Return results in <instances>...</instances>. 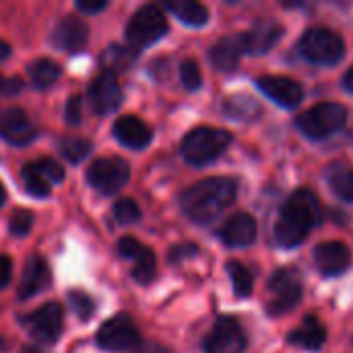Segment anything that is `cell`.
<instances>
[{"label": "cell", "instance_id": "cell-25", "mask_svg": "<svg viewBox=\"0 0 353 353\" xmlns=\"http://www.w3.org/2000/svg\"><path fill=\"white\" fill-rule=\"evenodd\" d=\"M60 74H62L60 64L50 60V58H39V60L29 64V79H31V85L35 89L52 87L60 79Z\"/></svg>", "mask_w": 353, "mask_h": 353}, {"label": "cell", "instance_id": "cell-11", "mask_svg": "<svg viewBox=\"0 0 353 353\" xmlns=\"http://www.w3.org/2000/svg\"><path fill=\"white\" fill-rule=\"evenodd\" d=\"M205 353H242L246 350V335L236 319L221 316L203 341Z\"/></svg>", "mask_w": 353, "mask_h": 353}, {"label": "cell", "instance_id": "cell-20", "mask_svg": "<svg viewBox=\"0 0 353 353\" xmlns=\"http://www.w3.org/2000/svg\"><path fill=\"white\" fill-rule=\"evenodd\" d=\"M114 137L124 145V147H130V149H145L151 139H153V132L151 128L137 116H120L116 122H114Z\"/></svg>", "mask_w": 353, "mask_h": 353}, {"label": "cell", "instance_id": "cell-34", "mask_svg": "<svg viewBox=\"0 0 353 353\" xmlns=\"http://www.w3.org/2000/svg\"><path fill=\"white\" fill-rule=\"evenodd\" d=\"M23 182H25V190L37 199H46L52 192V184H48L43 178H39L29 165L23 168Z\"/></svg>", "mask_w": 353, "mask_h": 353}, {"label": "cell", "instance_id": "cell-38", "mask_svg": "<svg viewBox=\"0 0 353 353\" xmlns=\"http://www.w3.org/2000/svg\"><path fill=\"white\" fill-rule=\"evenodd\" d=\"M199 254V248L194 244H182V246H176L172 248L170 252V263H178V261H184L188 256H196Z\"/></svg>", "mask_w": 353, "mask_h": 353}, {"label": "cell", "instance_id": "cell-31", "mask_svg": "<svg viewBox=\"0 0 353 353\" xmlns=\"http://www.w3.org/2000/svg\"><path fill=\"white\" fill-rule=\"evenodd\" d=\"M39 178H43L48 184H60L64 180V170L50 157H41L33 163H27Z\"/></svg>", "mask_w": 353, "mask_h": 353}, {"label": "cell", "instance_id": "cell-17", "mask_svg": "<svg viewBox=\"0 0 353 353\" xmlns=\"http://www.w3.org/2000/svg\"><path fill=\"white\" fill-rule=\"evenodd\" d=\"M50 283H52V275H50V269H48L46 261L41 256L33 254L25 263L17 296H19V300H29V298L46 292L50 288Z\"/></svg>", "mask_w": 353, "mask_h": 353}, {"label": "cell", "instance_id": "cell-29", "mask_svg": "<svg viewBox=\"0 0 353 353\" xmlns=\"http://www.w3.org/2000/svg\"><path fill=\"white\" fill-rule=\"evenodd\" d=\"M228 273L232 277V285H234L236 296L238 298H248L252 294V288H254L252 273L242 263H236V261L228 263Z\"/></svg>", "mask_w": 353, "mask_h": 353}, {"label": "cell", "instance_id": "cell-39", "mask_svg": "<svg viewBox=\"0 0 353 353\" xmlns=\"http://www.w3.org/2000/svg\"><path fill=\"white\" fill-rule=\"evenodd\" d=\"M23 89V81L19 77H2L0 74V93L4 95H17Z\"/></svg>", "mask_w": 353, "mask_h": 353}, {"label": "cell", "instance_id": "cell-33", "mask_svg": "<svg viewBox=\"0 0 353 353\" xmlns=\"http://www.w3.org/2000/svg\"><path fill=\"white\" fill-rule=\"evenodd\" d=\"M68 304H70V310L81 319V321H89L95 312V302L91 300V296L83 294V292H68Z\"/></svg>", "mask_w": 353, "mask_h": 353}, {"label": "cell", "instance_id": "cell-21", "mask_svg": "<svg viewBox=\"0 0 353 353\" xmlns=\"http://www.w3.org/2000/svg\"><path fill=\"white\" fill-rule=\"evenodd\" d=\"M242 54H244L242 35H230V37H221L209 50V62L221 72H232V70H236Z\"/></svg>", "mask_w": 353, "mask_h": 353}, {"label": "cell", "instance_id": "cell-27", "mask_svg": "<svg viewBox=\"0 0 353 353\" xmlns=\"http://www.w3.org/2000/svg\"><path fill=\"white\" fill-rule=\"evenodd\" d=\"M223 110H225V114L230 118H236V120H252L261 112L259 103L250 95H234V97H230L225 101Z\"/></svg>", "mask_w": 353, "mask_h": 353}, {"label": "cell", "instance_id": "cell-23", "mask_svg": "<svg viewBox=\"0 0 353 353\" xmlns=\"http://www.w3.org/2000/svg\"><path fill=\"white\" fill-rule=\"evenodd\" d=\"M139 52L132 50L130 46H118V43H112L103 50V54L99 56V64L103 68V72H122V70H128L134 60H137Z\"/></svg>", "mask_w": 353, "mask_h": 353}, {"label": "cell", "instance_id": "cell-12", "mask_svg": "<svg viewBox=\"0 0 353 353\" xmlns=\"http://www.w3.org/2000/svg\"><path fill=\"white\" fill-rule=\"evenodd\" d=\"M89 101L97 116H108L116 112L122 103V87L116 81V74L101 72L89 85Z\"/></svg>", "mask_w": 353, "mask_h": 353}, {"label": "cell", "instance_id": "cell-19", "mask_svg": "<svg viewBox=\"0 0 353 353\" xmlns=\"http://www.w3.org/2000/svg\"><path fill=\"white\" fill-rule=\"evenodd\" d=\"M256 232H259V228H256V221H254L252 215L236 213V215H232L223 223L219 236H221L225 246H230V248H244V246H250L256 240Z\"/></svg>", "mask_w": 353, "mask_h": 353}, {"label": "cell", "instance_id": "cell-9", "mask_svg": "<svg viewBox=\"0 0 353 353\" xmlns=\"http://www.w3.org/2000/svg\"><path fill=\"white\" fill-rule=\"evenodd\" d=\"M21 325L33 341L52 345L62 333V308L56 302H48L35 312L21 316Z\"/></svg>", "mask_w": 353, "mask_h": 353}, {"label": "cell", "instance_id": "cell-46", "mask_svg": "<svg viewBox=\"0 0 353 353\" xmlns=\"http://www.w3.org/2000/svg\"><path fill=\"white\" fill-rule=\"evenodd\" d=\"M4 201H6V190H4V186L0 184V207L4 205Z\"/></svg>", "mask_w": 353, "mask_h": 353}, {"label": "cell", "instance_id": "cell-35", "mask_svg": "<svg viewBox=\"0 0 353 353\" xmlns=\"http://www.w3.org/2000/svg\"><path fill=\"white\" fill-rule=\"evenodd\" d=\"M180 77H182V83L188 91H196L201 89L203 85V77H201V68L196 64V60L192 58H186L182 64H180Z\"/></svg>", "mask_w": 353, "mask_h": 353}, {"label": "cell", "instance_id": "cell-47", "mask_svg": "<svg viewBox=\"0 0 353 353\" xmlns=\"http://www.w3.org/2000/svg\"><path fill=\"white\" fill-rule=\"evenodd\" d=\"M2 345H4V341H2V339H0V350H4V347H2Z\"/></svg>", "mask_w": 353, "mask_h": 353}, {"label": "cell", "instance_id": "cell-28", "mask_svg": "<svg viewBox=\"0 0 353 353\" xmlns=\"http://www.w3.org/2000/svg\"><path fill=\"white\" fill-rule=\"evenodd\" d=\"M137 265L132 269V277L141 283V285H147L155 279V273H157V263H155V254L151 248L143 246V250L132 259Z\"/></svg>", "mask_w": 353, "mask_h": 353}, {"label": "cell", "instance_id": "cell-14", "mask_svg": "<svg viewBox=\"0 0 353 353\" xmlns=\"http://www.w3.org/2000/svg\"><path fill=\"white\" fill-rule=\"evenodd\" d=\"M52 41L58 50L68 52V54H77L81 50L87 48L89 41V27L83 19L68 14L62 21H58V25L54 27L52 33Z\"/></svg>", "mask_w": 353, "mask_h": 353}, {"label": "cell", "instance_id": "cell-16", "mask_svg": "<svg viewBox=\"0 0 353 353\" xmlns=\"http://www.w3.org/2000/svg\"><path fill=\"white\" fill-rule=\"evenodd\" d=\"M256 85L261 87V91L265 95H269L273 101H277L283 108H294L302 101L304 97V89L300 87V83H296L290 77H279V74H267L261 77L256 81Z\"/></svg>", "mask_w": 353, "mask_h": 353}, {"label": "cell", "instance_id": "cell-36", "mask_svg": "<svg viewBox=\"0 0 353 353\" xmlns=\"http://www.w3.org/2000/svg\"><path fill=\"white\" fill-rule=\"evenodd\" d=\"M31 225H33V215H31V211H27V209H19V211H14V213H12L10 223H8V230H10V234H12V236L23 238V236H27V234H29Z\"/></svg>", "mask_w": 353, "mask_h": 353}, {"label": "cell", "instance_id": "cell-44", "mask_svg": "<svg viewBox=\"0 0 353 353\" xmlns=\"http://www.w3.org/2000/svg\"><path fill=\"white\" fill-rule=\"evenodd\" d=\"M8 56H10V46H8L4 39H0V62L6 60Z\"/></svg>", "mask_w": 353, "mask_h": 353}, {"label": "cell", "instance_id": "cell-22", "mask_svg": "<svg viewBox=\"0 0 353 353\" xmlns=\"http://www.w3.org/2000/svg\"><path fill=\"white\" fill-rule=\"evenodd\" d=\"M327 341V331L325 327L319 323L316 316H306L302 321V325L288 337V343L296 345V347H302V350H308V352H316L325 345Z\"/></svg>", "mask_w": 353, "mask_h": 353}, {"label": "cell", "instance_id": "cell-30", "mask_svg": "<svg viewBox=\"0 0 353 353\" xmlns=\"http://www.w3.org/2000/svg\"><path fill=\"white\" fill-rule=\"evenodd\" d=\"M58 149H60V155H62L66 161H70V163H81V161L89 155V151H91V143H89L87 139L66 137V139H62V141H60Z\"/></svg>", "mask_w": 353, "mask_h": 353}, {"label": "cell", "instance_id": "cell-1", "mask_svg": "<svg viewBox=\"0 0 353 353\" xmlns=\"http://www.w3.org/2000/svg\"><path fill=\"white\" fill-rule=\"evenodd\" d=\"M236 192L238 186L232 178H207L182 192L180 207L194 223H209L234 203Z\"/></svg>", "mask_w": 353, "mask_h": 353}, {"label": "cell", "instance_id": "cell-15", "mask_svg": "<svg viewBox=\"0 0 353 353\" xmlns=\"http://www.w3.org/2000/svg\"><path fill=\"white\" fill-rule=\"evenodd\" d=\"M0 137L14 147H25L33 143L37 137L33 122L27 118V114L21 108H8L0 116Z\"/></svg>", "mask_w": 353, "mask_h": 353}, {"label": "cell", "instance_id": "cell-41", "mask_svg": "<svg viewBox=\"0 0 353 353\" xmlns=\"http://www.w3.org/2000/svg\"><path fill=\"white\" fill-rule=\"evenodd\" d=\"M108 6L105 0H95V2H89V0H79L77 2V8L83 10V12H99Z\"/></svg>", "mask_w": 353, "mask_h": 353}, {"label": "cell", "instance_id": "cell-4", "mask_svg": "<svg viewBox=\"0 0 353 353\" xmlns=\"http://www.w3.org/2000/svg\"><path fill=\"white\" fill-rule=\"evenodd\" d=\"M168 33V21L159 6L145 4L141 6L126 25V39L128 46L141 52L147 46H153Z\"/></svg>", "mask_w": 353, "mask_h": 353}, {"label": "cell", "instance_id": "cell-13", "mask_svg": "<svg viewBox=\"0 0 353 353\" xmlns=\"http://www.w3.org/2000/svg\"><path fill=\"white\" fill-rule=\"evenodd\" d=\"M283 37V25L275 19H259L246 33H242V48L246 54H267Z\"/></svg>", "mask_w": 353, "mask_h": 353}, {"label": "cell", "instance_id": "cell-10", "mask_svg": "<svg viewBox=\"0 0 353 353\" xmlns=\"http://www.w3.org/2000/svg\"><path fill=\"white\" fill-rule=\"evenodd\" d=\"M97 343L105 352H128L141 345V335L126 314H118L101 325L97 331Z\"/></svg>", "mask_w": 353, "mask_h": 353}, {"label": "cell", "instance_id": "cell-42", "mask_svg": "<svg viewBox=\"0 0 353 353\" xmlns=\"http://www.w3.org/2000/svg\"><path fill=\"white\" fill-rule=\"evenodd\" d=\"M134 353H170L165 347H161L159 343H145V345H139Z\"/></svg>", "mask_w": 353, "mask_h": 353}, {"label": "cell", "instance_id": "cell-3", "mask_svg": "<svg viewBox=\"0 0 353 353\" xmlns=\"http://www.w3.org/2000/svg\"><path fill=\"white\" fill-rule=\"evenodd\" d=\"M232 143V134L223 128H211V126H201L190 130L184 141H182V157L190 165H207L215 161L219 155L225 153V149Z\"/></svg>", "mask_w": 353, "mask_h": 353}, {"label": "cell", "instance_id": "cell-43", "mask_svg": "<svg viewBox=\"0 0 353 353\" xmlns=\"http://www.w3.org/2000/svg\"><path fill=\"white\" fill-rule=\"evenodd\" d=\"M343 87H345L350 93H353V66L345 72V77H343Z\"/></svg>", "mask_w": 353, "mask_h": 353}, {"label": "cell", "instance_id": "cell-6", "mask_svg": "<svg viewBox=\"0 0 353 353\" xmlns=\"http://www.w3.org/2000/svg\"><path fill=\"white\" fill-rule=\"evenodd\" d=\"M345 122H347V110H345V105L335 103V101L316 103L310 110H306L304 114H300L296 120L298 128L310 139L331 137L333 132L343 128Z\"/></svg>", "mask_w": 353, "mask_h": 353}, {"label": "cell", "instance_id": "cell-40", "mask_svg": "<svg viewBox=\"0 0 353 353\" xmlns=\"http://www.w3.org/2000/svg\"><path fill=\"white\" fill-rule=\"evenodd\" d=\"M10 275H12V263L8 256L0 254V290H4L8 285Z\"/></svg>", "mask_w": 353, "mask_h": 353}, {"label": "cell", "instance_id": "cell-45", "mask_svg": "<svg viewBox=\"0 0 353 353\" xmlns=\"http://www.w3.org/2000/svg\"><path fill=\"white\" fill-rule=\"evenodd\" d=\"M21 353H41L39 352V347H33V345H29V347H23Z\"/></svg>", "mask_w": 353, "mask_h": 353}, {"label": "cell", "instance_id": "cell-5", "mask_svg": "<svg viewBox=\"0 0 353 353\" xmlns=\"http://www.w3.org/2000/svg\"><path fill=\"white\" fill-rule=\"evenodd\" d=\"M300 52L306 60L323 66L337 64L345 54V43L339 33L327 27H310L300 39Z\"/></svg>", "mask_w": 353, "mask_h": 353}, {"label": "cell", "instance_id": "cell-26", "mask_svg": "<svg viewBox=\"0 0 353 353\" xmlns=\"http://www.w3.org/2000/svg\"><path fill=\"white\" fill-rule=\"evenodd\" d=\"M327 182H329L331 190H333L339 199H343V201H347V203H353V170L352 168H347V165H343V163H335V165H331V168H329V172H327Z\"/></svg>", "mask_w": 353, "mask_h": 353}, {"label": "cell", "instance_id": "cell-24", "mask_svg": "<svg viewBox=\"0 0 353 353\" xmlns=\"http://www.w3.org/2000/svg\"><path fill=\"white\" fill-rule=\"evenodd\" d=\"M165 8L190 27H203L209 21L207 6H203L201 2H194V0H170V2H165Z\"/></svg>", "mask_w": 353, "mask_h": 353}, {"label": "cell", "instance_id": "cell-37", "mask_svg": "<svg viewBox=\"0 0 353 353\" xmlns=\"http://www.w3.org/2000/svg\"><path fill=\"white\" fill-rule=\"evenodd\" d=\"M64 120L70 124V126H77L81 124V97L79 95H72L66 103V110H64Z\"/></svg>", "mask_w": 353, "mask_h": 353}, {"label": "cell", "instance_id": "cell-8", "mask_svg": "<svg viewBox=\"0 0 353 353\" xmlns=\"http://www.w3.org/2000/svg\"><path fill=\"white\" fill-rule=\"evenodd\" d=\"M130 178V168L122 157H99L87 170V182L101 194H116Z\"/></svg>", "mask_w": 353, "mask_h": 353}, {"label": "cell", "instance_id": "cell-18", "mask_svg": "<svg viewBox=\"0 0 353 353\" xmlns=\"http://www.w3.org/2000/svg\"><path fill=\"white\" fill-rule=\"evenodd\" d=\"M314 261L325 277H335L347 271L352 263V252L343 242H325L314 248Z\"/></svg>", "mask_w": 353, "mask_h": 353}, {"label": "cell", "instance_id": "cell-2", "mask_svg": "<svg viewBox=\"0 0 353 353\" xmlns=\"http://www.w3.org/2000/svg\"><path fill=\"white\" fill-rule=\"evenodd\" d=\"M319 213L321 207L316 196L306 188L296 190L279 213L275 223V242L283 248L300 246L319 221Z\"/></svg>", "mask_w": 353, "mask_h": 353}, {"label": "cell", "instance_id": "cell-7", "mask_svg": "<svg viewBox=\"0 0 353 353\" xmlns=\"http://www.w3.org/2000/svg\"><path fill=\"white\" fill-rule=\"evenodd\" d=\"M302 279L296 269H277L269 279V316H283L302 300Z\"/></svg>", "mask_w": 353, "mask_h": 353}, {"label": "cell", "instance_id": "cell-32", "mask_svg": "<svg viewBox=\"0 0 353 353\" xmlns=\"http://www.w3.org/2000/svg\"><path fill=\"white\" fill-rule=\"evenodd\" d=\"M112 213H114L116 223H120V225H132V223H137L141 219V209L132 199L116 201L114 207H112Z\"/></svg>", "mask_w": 353, "mask_h": 353}]
</instances>
